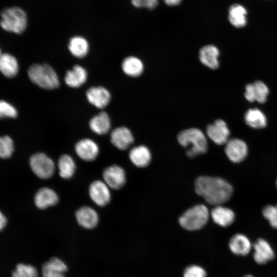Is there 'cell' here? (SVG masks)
I'll list each match as a JSON object with an SVG mask.
<instances>
[{"label": "cell", "instance_id": "22", "mask_svg": "<svg viewBox=\"0 0 277 277\" xmlns=\"http://www.w3.org/2000/svg\"><path fill=\"white\" fill-rule=\"evenodd\" d=\"M129 158L132 163L138 167H145L150 162L151 155L149 149L145 146L133 148L129 152Z\"/></svg>", "mask_w": 277, "mask_h": 277}, {"label": "cell", "instance_id": "26", "mask_svg": "<svg viewBox=\"0 0 277 277\" xmlns=\"http://www.w3.org/2000/svg\"><path fill=\"white\" fill-rule=\"evenodd\" d=\"M245 121L250 127L255 129H262L267 125V118L259 109H249L245 113Z\"/></svg>", "mask_w": 277, "mask_h": 277}, {"label": "cell", "instance_id": "28", "mask_svg": "<svg viewBox=\"0 0 277 277\" xmlns=\"http://www.w3.org/2000/svg\"><path fill=\"white\" fill-rule=\"evenodd\" d=\"M124 72L127 75L136 77L143 71L144 65L142 62L135 56H129L124 60L122 64Z\"/></svg>", "mask_w": 277, "mask_h": 277}, {"label": "cell", "instance_id": "12", "mask_svg": "<svg viewBox=\"0 0 277 277\" xmlns=\"http://www.w3.org/2000/svg\"><path fill=\"white\" fill-rule=\"evenodd\" d=\"M268 93L267 86L263 82L257 81L246 85L245 97L250 102L257 101L260 103H264L267 100Z\"/></svg>", "mask_w": 277, "mask_h": 277}, {"label": "cell", "instance_id": "2", "mask_svg": "<svg viewBox=\"0 0 277 277\" xmlns=\"http://www.w3.org/2000/svg\"><path fill=\"white\" fill-rule=\"evenodd\" d=\"M30 80L41 88L54 89L60 85L58 76L54 70L46 64H35L28 70Z\"/></svg>", "mask_w": 277, "mask_h": 277}, {"label": "cell", "instance_id": "21", "mask_svg": "<svg viewBox=\"0 0 277 277\" xmlns=\"http://www.w3.org/2000/svg\"><path fill=\"white\" fill-rule=\"evenodd\" d=\"M219 55L218 49L212 45L203 47L199 52V58L202 63L212 69H216L219 67Z\"/></svg>", "mask_w": 277, "mask_h": 277}, {"label": "cell", "instance_id": "1", "mask_svg": "<svg viewBox=\"0 0 277 277\" xmlns=\"http://www.w3.org/2000/svg\"><path fill=\"white\" fill-rule=\"evenodd\" d=\"M195 189L196 192L207 203L215 206L228 201L233 193L231 185L225 180L207 176L197 178Z\"/></svg>", "mask_w": 277, "mask_h": 277}, {"label": "cell", "instance_id": "24", "mask_svg": "<svg viewBox=\"0 0 277 277\" xmlns=\"http://www.w3.org/2000/svg\"><path fill=\"white\" fill-rule=\"evenodd\" d=\"M110 120L107 113L102 111L93 116L89 122L91 129L97 134L107 133L110 128Z\"/></svg>", "mask_w": 277, "mask_h": 277}, {"label": "cell", "instance_id": "23", "mask_svg": "<svg viewBox=\"0 0 277 277\" xmlns=\"http://www.w3.org/2000/svg\"><path fill=\"white\" fill-rule=\"evenodd\" d=\"M0 70L2 74L7 77L15 76L18 71V64L16 58L9 53H1Z\"/></svg>", "mask_w": 277, "mask_h": 277}, {"label": "cell", "instance_id": "29", "mask_svg": "<svg viewBox=\"0 0 277 277\" xmlns=\"http://www.w3.org/2000/svg\"><path fill=\"white\" fill-rule=\"evenodd\" d=\"M59 174L64 179H70L75 171V165L73 159L68 154H63L58 162Z\"/></svg>", "mask_w": 277, "mask_h": 277}, {"label": "cell", "instance_id": "15", "mask_svg": "<svg viewBox=\"0 0 277 277\" xmlns=\"http://www.w3.org/2000/svg\"><path fill=\"white\" fill-rule=\"evenodd\" d=\"M111 142L120 150H125L133 143L134 139L131 132L125 127L114 129L111 133Z\"/></svg>", "mask_w": 277, "mask_h": 277}, {"label": "cell", "instance_id": "4", "mask_svg": "<svg viewBox=\"0 0 277 277\" xmlns=\"http://www.w3.org/2000/svg\"><path fill=\"white\" fill-rule=\"evenodd\" d=\"M27 25V16L25 11L18 7H11L1 12V27L5 31L21 34Z\"/></svg>", "mask_w": 277, "mask_h": 277}, {"label": "cell", "instance_id": "25", "mask_svg": "<svg viewBox=\"0 0 277 277\" xmlns=\"http://www.w3.org/2000/svg\"><path fill=\"white\" fill-rule=\"evenodd\" d=\"M68 49L73 56L82 58L88 52L89 44L87 39L83 36H74L69 41Z\"/></svg>", "mask_w": 277, "mask_h": 277}, {"label": "cell", "instance_id": "35", "mask_svg": "<svg viewBox=\"0 0 277 277\" xmlns=\"http://www.w3.org/2000/svg\"><path fill=\"white\" fill-rule=\"evenodd\" d=\"M46 266L53 269L64 273L68 270L67 265L61 259L53 257L44 263Z\"/></svg>", "mask_w": 277, "mask_h": 277}, {"label": "cell", "instance_id": "38", "mask_svg": "<svg viewBox=\"0 0 277 277\" xmlns=\"http://www.w3.org/2000/svg\"><path fill=\"white\" fill-rule=\"evenodd\" d=\"M7 224V219L5 215H4L2 212L0 214V228L1 230H2Z\"/></svg>", "mask_w": 277, "mask_h": 277}, {"label": "cell", "instance_id": "7", "mask_svg": "<svg viewBox=\"0 0 277 277\" xmlns=\"http://www.w3.org/2000/svg\"><path fill=\"white\" fill-rule=\"evenodd\" d=\"M225 151L229 160L237 163L246 158L248 153V147L242 140L232 138L226 143Z\"/></svg>", "mask_w": 277, "mask_h": 277}, {"label": "cell", "instance_id": "41", "mask_svg": "<svg viewBox=\"0 0 277 277\" xmlns=\"http://www.w3.org/2000/svg\"><path fill=\"white\" fill-rule=\"evenodd\" d=\"M276 186H277V181H276Z\"/></svg>", "mask_w": 277, "mask_h": 277}, {"label": "cell", "instance_id": "33", "mask_svg": "<svg viewBox=\"0 0 277 277\" xmlns=\"http://www.w3.org/2000/svg\"><path fill=\"white\" fill-rule=\"evenodd\" d=\"M17 115V112L15 107L5 101H1L0 116L1 117L15 118Z\"/></svg>", "mask_w": 277, "mask_h": 277}, {"label": "cell", "instance_id": "17", "mask_svg": "<svg viewBox=\"0 0 277 277\" xmlns=\"http://www.w3.org/2000/svg\"><path fill=\"white\" fill-rule=\"evenodd\" d=\"M212 220L222 227H227L233 223L235 214L230 208L221 205L216 206L210 212Z\"/></svg>", "mask_w": 277, "mask_h": 277}, {"label": "cell", "instance_id": "3", "mask_svg": "<svg viewBox=\"0 0 277 277\" xmlns=\"http://www.w3.org/2000/svg\"><path fill=\"white\" fill-rule=\"evenodd\" d=\"M179 143L183 147L190 146L187 151L188 156L192 157L205 153L207 141L204 133L197 128H190L181 131L177 135Z\"/></svg>", "mask_w": 277, "mask_h": 277}, {"label": "cell", "instance_id": "20", "mask_svg": "<svg viewBox=\"0 0 277 277\" xmlns=\"http://www.w3.org/2000/svg\"><path fill=\"white\" fill-rule=\"evenodd\" d=\"M87 78L86 70L83 67L76 65L67 71L64 80L68 86L77 88L85 83Z\"/></svg>", "mask_w": 277, "mask_h": 277}, {"label": "cell", "instance_id": "14", "mask_svg": "<svg viewBox=\"0 0 277 277\" xmlns=\"http://www.w3.org/2000/svg\"><path fill=\"white\" fill-rule=\"evenodd\" d=\"M253 258L259 264H266L274 256V251L269 243L264 239H259L253 245Z\"/></svg>", "mask_w": 277, "mask_h": 277}, {"label": "cell", "instance_id": "16", "mask_svg": "<svg viewBox=\"0 0 277 277\" xmlns=\"http://www.w3.org/2000/svg\"><path fill=\"white\" fill-rule=\"evenodd\" d=\"M76 220L82 227L86 229H92L98 223V216L96 212L89 207H82L75 213Z\"/></svg>", "mask_w": 277, "mask_h": 277}, {"label": "cell", "instance_id": "6", "mask_svg": "<svg viewBox=\"0 0 277 277\" xmlns=\"http://www.w3.org/2000/svg\"><path fill=\"white\" fill-rule=\"evenodd\" d=\"M30 165L34 174L43 179L50 177L55 169L52 159L43 153H37L32 155L30 159Z\"/></svg>", "mask_w": 277, "mask_h": 277}, {"label": "cell", "instance_id": "27", "mask_svg": "<svg viewBox=\"0 0 277 277\" xmlns=\"http://www.w3.org/2000/svg\"><path fill=\"white\" fill-rule=\"evenodd\" d=\"M246 10L243 6L233 4L229 8L228 19L233 26L241 28L246 24Z\"/></svg>", "mask_w": 277, "mask_h": 277}, {"label": "cell", "instance_id": "11", "mask_svg": "<svg viewBox=\"0 0 277 277\" xmlns=\"http://www.w3.org/2000/svg\"><path fill=\"white\" fill-rule=\"evenodd\" d=\"M86 94L88 102L98 108H103L107 106L111 99L109 91L101 86L89 88Z\"/></svg>", "mask_w": 277, "mask_h": 277}, {"label": "cell", "instance_id": "34", "mask_svg": "<svg viewBox=\"0 0 277 277\" xmlns=\"http://www.w3.org/2000/svg\"><path fill=\"white\" fill-rule=\"evenodd\" d=\"M184 277H206V273L201 267L191 265L185 270Z\"/></svg>", "mask_w": 277, "mask_h": 277}, {"label": "cell", "instance_id": "36", "mask_svg": "<svg viewBox=\"0 0 277 277\" xmlns=\"http://www.w3.org/2000/svg\"><path fill=\"white\" fill-rule=\"evenodd\" d=\"M132 5L137 8L153 9L157 5L159 0H131Z\"/></svg>", "mask_w": 277, "mask_h": 277}, {"label": "cell", "instance_id": "19", "mask_svg": "<svg viewBox=\"0 0 277 277\" xmlns=\"http://www.w3.org/2000/svg\"><path fill=\"white\" fill-rule=\"evenodd\" d=\"M229 247L234 254L244 256L249 253L252 246L250 240L246 236L238 233L231 237L229 241Z\"/></svg>", "mask_w": 277, "mask_h": 277}, {"label": "cell", "instance_id": "9", "mask_svg": "<svg viewBox=\"0 0 277 277\" xmlns=\"http://www.w3.org/2000/svg\"><path fill=\"white\" fill-rule=\"evenodd\" d=\"M108 186L106 183L98 180L92 182L90 185V197L98 206H104L109 203L111 195Z\"/></svg>", "mask_w": 277, "mask_h": 277}, {"label": "cell", "instance_id": "32", "mask_svg": "<svg viewBox=\"0 0 277 277\" xmlns=\"http://www.w3.org/2000/svg\"><path fill=\"white\" fill-rule=\"evenodd\" d=\"M262 213L270 225L274 228H277V205L265 206L263 209Z\"/></svg>", "mask_w": 277, "mask_h": 277}, {"label": "cell", "instance_id": "31", "mask_svg": "<svg viewBox=\"0 0 277 277\" xmlns=\"http://www.w3.org/2000/svg\"><path fill=\"white\" fill-rule=\"evenodd\" d=\"M13 142L7 135L2 136L0 139V156L2 159L9 158L13 151Z\"/></svg>", "mask_w": 277, "mask_h": 277}, {"label": "cell", "instance_id": "39", "mask_svg": "<svg viewBox=\"0 0 277 277\" xmlns=\"http://www.w3.org/2000/svg\"><path fill=\"white\" fill-rule=\"evenodd\" d=\"M164 1L167 5L173 6L179 4L182 0H164Z\"/></svg>", "mask_w": 277, "mask_h": 277}, {"label": "cell", "instance_id": "13", "mask_svg": "<svg viewBox=\"0 0 277 277\" xmlns=\"http://www.w3.org/2000/svg\"><path fill=\"white\" fill-rule=\"evenodd\" d=\"M75 150L77 155L82 159L86 161H91L97 157L99 148L93 141L89 138H84L76 144Z\"/></svg>", "mask_w": 277, "mask_h": 277}, {"label": "cell", "instance_id": "40", "mask_svg": "<svg viewBox=\"0 0 277 277\" xmlns=\"http://www.w3.org/2000/svg\"><path fill=\"white\" fill-rule=\"evenodd\" d=\"M244 277H253V276H252V275H247L245 276Z\"/></svg>", "mask_w": 277, "mask_h": 277}, {"label": "cell", "instance_id": "30", "mask_svg": "<svg viewBox=\"0 0 277 277\" xmlns=\"http://www.w3.org/2000/svg\"><path fill=\"white\" fill-rule=\"evenodd\" d=\"M12 277H38V272L33 266L20 263L12 272Z\"/></svg>", "mask_w": 277, "mask_h": 277}, {"label": "cell", "instance_id": "18", "mask_svg": "<svg viewBox=\"0 0 277 277\" xmlns=\"http://www.w3.org/2000/svg\"><path fill=\"white\" fill-rule=\"evenodd\" d=\"M58 195L56 192L47 187L39 189L34 196L35 204L41 209H44L54 205L58 202Z\"/></svg>", "mask_w": 277, "mask_h": 277}, {"label": "cell", "instance_id": "10", "mask_svg": "<svg viewBox=\"0 0 277 277\" xmlns=\"http://www.w3.org/2000/svg\"><path fill=\"white\" fill-rule=\"evenodd\" d=\"M105 183L114 189L122 188L126 182L124 170L121 167L112 165L106 168L103 174Z\"/></svg>", "mask_w": 277, "mask_h": 277}, {"label": "cell", "instance_id": "5", "mask_svg": "<svg viewBox=\"0 0 277 277\" xmlns=\"http://www.w3.org/2000/svg\"><path fill=\"white\" fill-rule=\"evenodd\" d=\"M209 212L207 207L202 204L195 205L186 210L180 217L181 226L188 230H196L207 223Z\"/></svg>", "mask_w": 277, "mask_h": 277}, {"label": "cell", "instance_id": "37", "mask_svg": "<svg viewBox=\"0 0 277 277\" xmlns=\"http://www.w3.org/2000/svg\"><path fill=\"white\" fill-rule=\"evenodd\" d=\"M43 277H66L64 273L51 269L44 264L42 266Z\"/></svg>", "mask_w": 277, "mask_h": 277}, {"label": "cell", "instance_id": "8", "mask_svg": "<svg viewBox=\"0 0 277 277\" xmlns=\"http://www.w3.org/2000/svg\"><path fill=\"white\" fill-rule=\"evenodd\" d=\"M206 132L208 136L217 145L226 144L229 140V129L226 123L222 120H217L209 125Z\"/></svg>", "mask_w": 277, "mask_h": 277}]
</instances>
